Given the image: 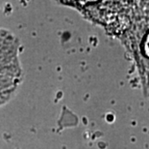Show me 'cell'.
Here are the masks:
<instances>
[{
	"mask_svg": "<svg viewBox=\"0 0 149 149\" xmlns=\"http://www.w3.org/2000/svg\"><path fill=\"white\" fill-rule=\"evenodd\" d=\"M19 80L17 43L12 35L0 31V104L10 98Z\"/></svg>",
	"mask_w": 149,
	"mask_h": 149,
	"instance_id": "6da1fadb",
	"label": "cell"
}]
</instances>
